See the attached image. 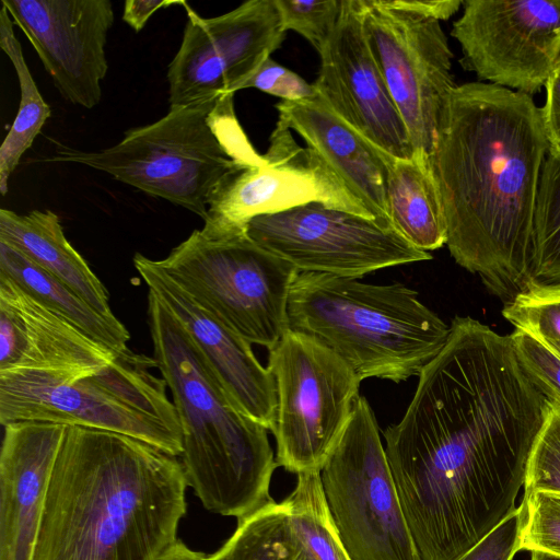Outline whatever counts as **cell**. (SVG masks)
I'll return each mask as SVG.
<instances>
[{
    "label": "cell",
    "mask_w": 560,
    "mask_h": 560,
    "mask_svg": "<svg viewBox=\"0 0 560 560\" xmlns=\"http://www.w3.org/2000/svg\"><path fill=\"white\" fill-rule=\"evenodd\" d=\"M421 371L385 452L419 544L466 551L517 506L549 400L521 366L509 336L455 317Z\"/></svg>",
    "instance_id": "obj_1"
},
{
    "label": "cell",
    "mask_w": 560,
    "mask_h": 560,
    "mask_svg": "<svg viewBox=\"0 0 560 560\" xmlns=\"http://www.w3.org/2000/svg\"><path fill=\"white\" fill-rule=\"evenodd\" d=\"M549 151L528 94L486 82L455 85L429 156L446 246L504 304L532 281L536 200Z\"/></svg>",
    "instance_id": "obj_2"
},
{
    "label": "cell",
    "mask_w": 560,
    "mask_h": 560,
    "mask_svg": "<svg viewBox=\"0 0 560 560\" xmlns=\"http://www.w3.org/2000/svg\"><path fill=\"white\" fill-rule=\"evenodd\" d=\"M186 488L178 457L68 425L32 560H156L177 540Z\"/></svg>",
    "instance_id": "obj_3"
},
{
    "label": "cell",
    "mask_w": 560,
    "mask_h": 560,
    "mask_svg": "<svg viewBox=\"0 0 560 560\" xmlns=\"http://www.w3.org/2000/svg\"><path fill=\"white\" fill-rule=\"evenodd\" d=\"M153 358L182 430L180 464L203 508L238 520L272 499L278 467L267 429L233 401L189 334L149 290Z\"/></svg>",
    "instance_id": "obj_4"
},
{
    "label": "cell",
    "mask_w": 560,
    "mask_h": 560,
    "mask_svg": "<svg viewBox=\"0 0 560 560\" xmlns=\"http://www.w3.org/2000/svg\"><path fill=\"white\" fill-rule=\"evenodd\" d=\"M289 329L338 354L363 381L419 376L451 327L402 283L299 272L288 300Z\"/></svg>",
    "instance_id": "obj_5"
},
{
    "label": "cell",
    "mask_w": 560,
    "mask_h": 560,
    "mask_svg": "<svg viewBox=\"0 0 560 560\" xmlns=\"http://www.w3.org/2000/svg\"><path fill=\"white\" fill-rule=\"evenodd\" d=\"M233 97L229 94L170 107L159 120L126 131L113 147L81 151L59 145L47 161L104 172L205 221L218 187L261 156L235 116Z\"/></svg>",
    "instance_id": "obj_6"
},
{
    "label": "cell",
    "mask_w": 560,
    "mask_h": 560,
    "mask_svg": "<svg viewBox=\"0 0 560 560\" xmlns=\"http://www.w3.org/2000/svg\"><path fill=\"white\" fill-rule=\"evenodd\" d=\"M154 358L129 349L89 372L0 373V423L77 425L124 434L172 456L183 451L180 424Z\"/></svg>",
    "instance_id": "obj_7"
},
{
    "label": "cell",
    "mask_w": 560,
    "mask_h": 560,
    "mask_svg": "<svg viewBox=\"0 0 560 560\" xmlns=\"http://www.w3.org/2000/svg\"><path fill=\"white\" fill-rule=\"evenodd\" d=\"M158 262L198 304L252 345L270 350L289 329L288 300L300 271L246 231L203 222Z\"/></svg>",
    "instance_id": "obj_8"
},
{
    "label": "cell",
    "mask_w": 560,
    "mask_h": 560,
    "mask_svg": "<svg viewBox=\"0 0 560 560\" xmlns=\"http://www.w3.org/2000/svg\"><path fill=\"white\" fill-rule=\"evenodd\" d=\"M320 478L350 560H422L402 511L374 411L365 397L355 400Z\"/></svg>",
    "instance_id": "obj_9"
},
{
    "label": "cell",
    "mask_w": 560,
    "mask_h": 560,
    "mask_svg": "<svg viewBox=\"0 0 560 560\" xmlns=\"http://www.w3.org/2000/svg\"><path fill=\"white\" fill-rule=\"evenodd\" d=\"M277 409L272 433L278 466L320 471L350 420L361 378L338 354L288 329L269 350Z\"/></svg>",
    "instance_id": "obj_10"
},
{
    "label": "cell",
    "mask_w": 560,
    "mask_h": 560,
    "mask_svg": "<svg viewBox=\"0 0 560 560\" xmlns=\"http://www.w3.org/2000/svg\"><path fill=\"white\" fill-rule=\"evenodd\" d=\"M246 234L300 272L359 279L378 269L432 259L392 224L319 201L255 217Z\"/></svg>",
    "instance_id": "obj_11"
},
{
    "label": "cell",
    "mask_w": 560,
    "mask_h": 560,
    "mask_svg": "<svg viewBox=\"0 0 560 560\" xmlns=\"http://www.w3.org/2000/svg\"><path fill=\"white\" fill-rule=\"evenodd\" d=\"M361 1L371 52L413 152L430 156L444 103L456 85L447 37L439 21L397 8L390 0Z\"/></svg>",
    "instance_id": "obj_12"
},
{
    "label": "cell",
    "mask_w": 560,
    "mask_h": 560,
    "mask_svg": "<svg viewBox=\"0 0 560 560\" xmlns=\"http://www.w3.org/2000/svg\"><path fill=\"white\" fill-rule=\"evenodd\" d=\"M451 35L480 82L532 96L560 56V0H464Z\"/></svg>",
    "instance_id": "obj_13"
},
{
    "label": "cell",
    "mask_w": 560,
    "mask_h": 560,
    "mask_svg": "<svg viewBox=\"0 0 560 560\" xmlns=\"http://www.w3.org/2000/svg\"><path fill=\"white\" fill-rule=\"evenodd\" d=\"M183 7L187 23L166 74L170 107L235 94L285 38L275 0H248L213 18Z\"/></svg>",
    "instance_id": "obj_14"
},
{
    "label": "cell",
    "mask_w": 560,
    "mask_h": 560,
    "mask_svg": "<svg viewBox=\"0 0 560 560\" xmlns=\"http://www.w3.org/2000/svg\"><path fill=\"white\" fill-rule=\"evenodd\" d=\"M311 201L376 219L280 119L260 159L231 174L214 191L203 222L246 231L255 217Z\"/></svg>",
    "instance_id": "obj_15"
},
{
    "label": "cell",
    "mask_w": 560,
    "mask_h": 560,
    "mask_svg": "<svg viewBox=\"0 0 560 560\" xmlns=\"http://www.w3.org/2000/svg\"><path fill=\"white\" fill-rule=\"evenodd\" d=\"M37 52L60 95L88 109L102 100L106 43L115 21L109 0H1Z\"/></svg>",
    "instance_id": "obj_16"
},
{
    "label": "cell",
    "mask_w": 560,
    "mask_h": 560,
    "mask_svg": "<svg viewBox=\"0 0 560 560\" xmlns=\"http://www.w3.org/2000/svg\"><path fill=\"white\" fill-rule=\"evenodd\" d=\"M318 55L313 84L329 107L383 152L412 158L408 130L365 36L361 0H342L336 28Z\"/></svg>",
    "instance_id": "obj_17"
},
{
    "label": "cell",
    "mask_w": 560,
    "mask_h": 560,
    "mask_svg": "<svg viewBox=\"0 0 560 560\" xmlns=\"http://www.w3.org/2000/svg\"><path fill=\"white\" fill-rule=\"evenodd\" d=\"M133 265L148 287L178 319L213 369L233 401L271 431L276 422V382L252 343L198 304L159 265L137 253Z\"/></svg>",
    "instance_id": "obj_18"
},
{
    "label": "cell",
    "mask_w": 560,
    "mask_h": 560,
    "mask_svg": "<svg viewBox=\"0 0 560 560\" xmlns=\"http://www.w3.org/2000/svg\"><path fill=\"white\" fill-rule=\"evenodd\" d=\"M0 452V560H32L67 425L8 423Z\"/></svg>",
    "instance_id": "obj_19"
},
{
    "label": "cell",
    "mask_w": 560,
    "mask_h": 560,
    "mask_svg": "<svg viewBox=\"0 0 560 560\" xmlns=\"http://www.w3.org/2000/svg\"><path fill=\"white\" fill-rule=\"evenodd\" d=\"M115 355L0 273V373L89 372Z\"/></svg>",
    "instance_id": "obj_20"
},
{
    "label": "cell",
    "mask_w": 560,
    "mask_h": 560,
    "mask_svg": "<svg viewBox=\"0 0 560 560\" xmlns=\"http://www.w3.org/2000/svg\"><path fill=\"white\" fill-rule=\"evenodd\" d=\"M278 119L296 132L342 186L377 219L389 222L386 154L346 121L317 94L276 105Z\"/></svg>",
    "instance_id": "obj_21"
},
{
    "label": "cell",
    "mask_w": 560,
    "mask_h": 560,
    "mask_svg": "<svg viewBox=\"0 0 560 560\" xmlns=\"http://www.w3.org/2000/svg\"><path fill=\"white\" fill-rule=\"evenodd\" d=\"M0 241L67 284L106 318H117L106 287L67 240L59 217L50 210L18 214L0 209Z\"/></svg>",
    "instance_id": "obj_22"
},
{
    "label": "cell",
    "mask_w": 560,
    "mask_h": 560,
    "mask_svg": "<svg viewBox=\"0 0 560 560\" xmlns=\"http://www.w3.org/2000/svg\"><path fill=\"white\" fill-rule=\"evenodd\" d=\"M387 211L392 226L412 246L430 252L446 245L447 225L429 156L386 154Z\"/></svg>",
    "instance_id": "obj_23"
},
{
    "label": "cell",
    "mask_w": 560,
    "mask_h": 560,
    "mask_svg": "<svg viewBox=\"0 0 560 560\" xmlns=\"http://www.w3.org/2000/svg\"><path fill=\"white\" fill-rule=\"evenodd\" d=\"M0 273L25 293L55 312L96 342L115 353L126 351L130 335L117 318L101 315L67 284L33 262L13 246L0 241Z\"/></svg>",
    "instance_id": "obj_24"
},
{
    "label": "cell",
    "mask_w": 560,
    "mask_h": 560,
    "mask_svg": "<svg viewBox=\"0 0 560 560\" xmlns=\"http://www.w3.org/2000/svg\"><path fill=\"white\" fill-rule=\"evenodd\" d=\"M13 21L7 9L0 11V47L11 60L20 85V105L15 119L0 147V191L4 196L9 179L22 155L32 147L51 115L31 74L22 47L13 30Z\"/></svg>",
    "instance_id": "obj_25"
},
{
    "label": "cell",
    "mask_w": 560,
    "mask_h": 560,
    "mask_svg": "<svg viewBox=\"0 0 560 560\" xmlns=\"http://www.w3.org/2000/svg\"><path fill=\"white\" fill-rule=\"evenodd\" d=\"M206 560H310L294 537L285 503L273 500L238 520L230 539Z\"/></svg>",
    "instance_id": "obj_26"
},
{
    "label": "cell",
    "mask_w": 560,
    "mask_h": 560,
    "mask_svg": "<svg viewBox=\"0 0 560 560\" xmlns=\"http://www.w3.org/2000/svg\"><path fill=\"white\" fill-rule=\"evenodd\" d=\"M296 476L294 490L283 501L294 537L310 560H350L331 517L320 471Z\"/></svg>",
    "instance_id": "obj_27"
},
{
    "label": "cell",
    "mask_w": 560,
    "mask_h": 560,
    "mask_svg": "<svg viewBox=\"0 0 560 560\" xmlns=\"http://www.w3.org/2000/svg\"><path fill=\"white\" fill-rule=\"evenodd\" d=\"M533 280L560 282V154L548 151L536 200Z\"/></svg>",
    "instance_id": "obj_28"
},
{
    "label": "cell",
    "mask_w": 560,
    "mask_h": 560,
    "mask_svg": "<svg viewBox=\"0 0 560 560\" xmlns=\"http://www.w3.org/2000/svg\"><path fill=\"white\" fill-rule=\"evenodd\" d=\"M504 318L548 347L560 346V282L533 280L502 310Z\"/></svg>",
    "instance_id": "obj_29"
},
{
    "label": "cell",
    "mask_w": 560,
    "mask_h": 560,
    "mask_svg": "<svg viewBox=\"0 0 560 560\" xmlns=\"http://www.w3.org/2000/svg\"><path fill=\"white\" fill-rule=\"evenodd\" d=\"M524 518L520 550L537 551L560 558V493L532 491L522 500Z\"/></svg>",
    "instance_id": "obj_30"
},
{
    "label": "cell",
    "mask_w": 560,
    "mask_h": 560,
    "mask_svg": "<svg viewBox=\"0 0 560 560\" xmlns=\"http://www.w3.org/2000/svg\"><path fill=\"white\" fill-rule=\"evenodd\" d=\"M342 0H275L281 26L303 36L319 54L330 39Z\"/></svg>",
    "instance_id": "obj_31"
},
{
    "label": "cell",
    "mask_w": 560,
    "mask_h": 560,
    "mask_svg": "<svg viewBox=\"0 0 560 560\" xmlns=\"http://www.w3.org/2000/svg\"><path fill=\"white\" fill-rule=\"evenodd\" d=\"M524 493H560V405L549 401L545 423L533 446L524 482Z\"/></svg>",
    "instance_id": "obj_32"
},
{
    "label": "cell",
    "mask_w": 560,
    "mask_h": 560,
    "mask_svg": "<svg viewBox=\"0 0 560 560\" xmlns=\"http://www.w3.org/2000/svg\"><path fill=\"white\" fill-rule=\"evenodd\" d=\"M517 360L539 392L560 405V355L535 337L515 329L509 335Z\"/></svg>",
    "instance_id": "obj_33"
},
{
    "label": "cell",
    "mask_w": 560,
    "mask_h": 560,
    "mask_svg": "<svg viewBox=\"0 0 560 560\" xmlns=\"http://www.w3.org/2000/svg\"><path fill=\"white\" fill-rule=\"evenodd\" d=\"M257 89L288 102H300L317 96L313 83L306 82L294 71L281 66L271 57L243 84L241 90Z\"/></svg>",
    "instance_id": "obj_34"
},
{
    "label": "cell",
    "mask_w": 560,
    "mask_h": 560,
    "mask_svg": "<svg viewBox=\"0 0 560 560\" xmlns=\"http://www.w3.org/2000/svg\"><path fill=\"white\" fill-rule=\"evenodd\" d=\"M522 504L457 560H512L520 551Z\"/></svg>",
    "instance_id": "obj_35"
},
{
    "label": "cell",
    "mask_w": 560,
    "mask_h": 560,
    "mask_svg": "<svg viewBox=\"0 0 560 560\" xmlns=\"http://www.w3.org/2000/svg\"><path fill=\"white\" fill-rule=\"evenodd\" d=\"M546 101L541 110L549 151L560 154V70L556 69L545 84Z\"/></svg>",
    "instance_id": "obj_36"
},
{
    "label": "cell",
    "mask_w": 560,
    "mask_h": 560,
    "mask_svg": "<svg viewBox=\"0 0 560 560\" xmlns=\"http://www.w3.org/2000/svg\"><path fill=\"white\" fill-rule=\"evenodd\" d=\"M392 3L402 10L418 15L445 21L452 18L463 5L462 0H390Z\"/></svg>",
    "instance_id": "obj_37"
},
{
    "label": "cell",
    "mask_w": 560,
    "mask_h": 560,
    "mask_svg": "<svg viewBox=\"0 0 560 560\" xmlns=\"http://www.w3.org/2000/svg\"><path fill=\"white\" fill-rule=\"evenodd\" d=\"M185 3V0H127L124 5L122 20L135 32H140L158 10Z\"/></svg>",
    "instance_id": "obj_38"
},
{
    "label": "cell",
    "mask_w": 560,
    "mask_h": 560,
    "mask_svg": "<svg viewBox=\"0 0 560 560\" xmlns=\"http://www.w3.org/2000/svg\"><path fill=\"white\" fill-rule=\"evenodd\" d=\"M206 555L191 550L177 539L167 547L156 560H206Z\"/></svg>",
    "instance_id": "obj_39"
},
{
    "label": "cell",
    "mask_w": 560,
    "mask_h": 560,
    "mask_svg": "<svg viewBox=\"0 0 560 560\" xmlns=\"http://www.w3.org/2000/svg\"><path fill=\"white\" fill-rule=\"evenodd\" d=\"M530 553V560H560V558L558 557H553L542 552L533 551Z\"/></svg>",
    "instance_id": "obj_40"
},
{
    "label": "cell",
    "mask_w": 560,
    "mask_h": 560,
    "mask_svg": "<svg viewBox=\"0 0 560 560\" xmlns=\"http://www.w3.org/2000/svg\"><path fill=\"white\" fill-rule=\"evenodd\" d=\"M549 348L552 349L555 352H557L560 355V346H558V347H549Z\"/></svg>",
    "instance_id": "obj_41"
},
{
    "label": "cell",
    "mask_w": 560,
    "mask_h": 560,
    "mask_svg": "<svg viewBox=\"0 0 560 560\" xmlns=\"http://www.w3.org/2000/svg\"><path fill=\"white\" fill-rule=\"evenodd\" d=\"M556 69L560 70V56H559V58H558V61H557V67H556Z\"/></svg>",
    "instance_id": "obj_42"
}]
</instances>
